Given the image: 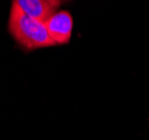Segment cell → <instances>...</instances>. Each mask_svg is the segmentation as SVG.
<instances>
[{"label":"cell","mask_w":149,"mask_h":140,"mask_svg":"<svg viewBox=\"0 0 149 140\" xmlns=\"http://www.w3.org/2000/svg\"><path fill=\"white\" fill-rule=\"evenodd\" d=\"M8 30L16 42L26 51L54 46L44 22L25 14L13 1L9 11Z\"/></svg>","instance_id":"1"},{"label":"cell","mask_w":149,"mask_h":140,"mask_svg":"<svg viewBox=\"0 0 149 140\" xmlns=\"http://www.w3.org/2000/svg\"><path fill=\"white\" fill-rule=\"evenodd\" d=\"M44 22L48 35L55 45L67 44L71 40L73 31V17L68 11H57Z\"/></svg>","instance_id":"2"},{"label":"cell","mask_w":149,"mask_h":140,"mask_svg":"<svg viewBox=\"0 0 149 140\" xmlns=\"http://www.w3.org/2000/svg\"><path fill=\"white\" fill-rule=\"evenodd\" d=\"M20 10L28 16L46 22L52 15L57 13L62 0H13Z\"/></svg>","instance_id":"3"},{"label":"cell","mask_w":149,"mask_h":140,"mask_svg":"<svg viewBox=\"0 0 149 140\" xmlns=\"http://www.w3.org/2000/svg\"><path fill=\"white\" fill-rule=\"evenodd\" d=\"M63 1H66V0H63Z\"/></svg>","instance_id":"4"}]
</instances>
